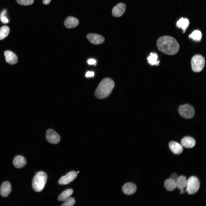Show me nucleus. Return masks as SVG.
<instances>
[{
  "mask_svg": "<svg viewBox=\"0 0 206 206\" xmlns=\"http://www.w3.org/2000/svg\"><path fill=\"white\" fill-rule=\"evenodd\" d=\"M157 45L161 52L170 55L176 54L179 49V45L176 40L169 36L160 37L157 41Z\"/></svg>",
  "mask_w": 206,
  "mask_h": 206,
  "instance_id": "f257e3e1",
  "label": "nucleus"
},
{
  "mask_svg": "<svg viewBox=\"0 0 206 206\" xmlns=\"http://www.w3.org/2000/svg\"><path fill=\"white\" fill-rule=\"evenodd\" d=\"M115 86L113 80L106 78L100 82L94 92L95 97L99 99H103L108 97L111 93Z\"/></svg>",
  "mask_w": 206,
  "mask_h": 206,
  "instance_id": "f03ea898",
  "label": "nucleus"
},
{
  "mask_svg": "<svg viewBox=\"0 0 206 206\" xmlns=\"http://www.w3.org/2000/svg\"><path fill=\"white\" fill-rule=\"evenodd\" d=\"M47 179L46 174L43 171L37 172L33 177L32 182V186L35 191L39 192L43 189Z\"/></svg>",
  "mask_w": 206,
  "mask_h": 206,
  "instance_id": "7ed1b4c3",
  "label": "nucleus"
},
{
  "mask_svg": "<svg viewBox=\"0 0 206 206\" xmlns=\"http://www.w3.org/2000/svg\"><path fill=\"white\" fill-rule=\"evenodd\" d=\"M191 64L192 70L195 72H199L204 68L205 61L203 57L201 55H195L191 59Z\"/></svg>",
  "mask_w": 206,
  "mask_h": 206,
  "instance_id": "20e7f679",
  "label": "nucleus"
},
{
  "mask_svg": "<svg viewBox=\"0 0 206 206\" xmlns=\"http://www.w3.org/2000/svg\"><path fill=\"white\" fill-rule=\"evenodd\" d=\"M199 187L200 183L198 179L196 177L192 176L187 180L186 191L189 194L193 195L197 192Z\"/></svg>",
  "mask_w": 206,
  "mask_h": 206,
  "instance_id": "39448f33",
  "label": "nucleus"
},
{
  "mask_svg": "<svg viewBox=\"0 0 206 206\" xmlns=\"http://www.w3.org/2000/svg\"><path fill=\"white\" fill-rule=\"evenodd\" d=\"M179 112L181 116L187 119L192 118L195 114L194 108L188 104L181 106L179 108Z\"/></svg>",
  "mask_w": 206,
  "mask_h": 206,
  "instance_id": "423d86ee",
  "label": "nucleus"
},
{
  "mask_svg": "<svg viewBox=\"0 0 206 206\" xmlns=\"http://www.w3.org/2000/svg\"><path fill=\"white\" fill-rule=\"evenodd\" d=\"M45 137L49 142L54 144L58 143L60 140V135L52 129L47 130L46 133Z\"/></svg>",
  "mask_w": 206,
  "mask_h": 206,
  "instance_id": "0eeeda50",
  "label": "nucleus"
},
{
  "mask_svg": "<svg viewBox=\"0 0 206 206\" xmlns=\"http://www.w3.org/2000/svg\"><path fill=\"white\" fill-rule=\"evenodd\" d=\"M77 173L74 171H70L64 176L62 177L58 181L60 185H66L73 181L76 177Z\"/></svg>",
  "mask_w": 206,
  "mask_h": 206,
  "instance_id": "6e6552de",
  "label": "nucleus"
},
{
  "mask_svg": "<svg viewBox=\"0 0 206 206\" xmlns=\"http://www.w3.org/2000/svg\"><path fill=\"white\" fill-rule=\"evenodd\" d=\"M88 39L92 44L99 45L104 41V37L102 35L95 33H89L86 36Z\"/></svg>",
  "mask_w": 206,
  "mask_h": 206,
  "instance_id": "1a4fd4ad",
  "label": "nucleus"
},
{
  "mask_svg": "<svg viewBox=\"0 0 206 206\" xmlns=\"http://www.w3.org/2000/svg\"><path fill=\"white\" fill-rule=\"evenodd\" d=\"M126 9L125 5L122 3H119L113 7L112 10V15L116 17H121L124 13Z\"/></svg>",
  "mask_w": 206,
  "mask_h": 206,
  "instance_id": "9d476101",
  "label": "nucleus"
},
{
  "mask_svg": "<svg viewBox=\"0 0 206 206\" xmlns=\"http://www.w3.org/2000/svg\"><path fill=\"white\" fill-rule=\"evenodd\" d=\"M6 62L10 64L13 65L17 63L18 58L17 56L12 52L7 50L4 53Z\"/></svg>",
  "mask_w": 206,
  "mask_h": 206,
  "instance_id": "9b49d317",
  "label": "nucleus"
},
{
  "mask_svg": "<svg viewBox=\"0 0 206 206\" xmlns=\"http://www.w3.org/2000/svg\"><path fill=\"white\" fill-rule=\"evenodd\" d=\"M11 190L10 183L8 181L4 182L1 184L0 189V193L4 197H7Z\"/></svg>",
  "mask_w": 206,
  "mask_h": 206,
  "instance_id": "f8f14e48",
  "label": "nucleus"
},
{
  "mask_svg": "<svg viewBox=\"0 0 206 206\" xmlns=\"http://www.w3.org/2000/svg\"><path fill=\"white\" fill-rule=\"evenodd\" d=\"M137 189V187L134 183H127L123 185L122 190L123 193L127 195H130L134 193Z\"/></svg>",
  "mask_w": 206,
  "mask_h": 206,
  "instance_id": "ddd939ff",
  "label": "nucleus"
},
{
  "mask_svg": "<svg viewBox=\"0 0 206 206\" xmlns=\"http://www.w3.org/2000/svg\"><path fill=\"white\" fill-rule=\"evenodd\" d=\"M169 147L171 151L175 154H180L183 151V149L182 145L175 141L170 142L169 144Z\"/></svg>",
  "mask_w": 206,
  "mask_h": 206,
  "instance_id": "4468645a",
  "label": "nucleus"
},
{
  "mask_svg": "<svg viewBox=\"0 0 206 206\" xmlns=\"http://www.w3.org/2000/svg\"><path fill=\"white\" fill-rule=\"evenodd\" d=\"M79 21L76 18L72 16L67 17L64 21V25L67 28L71 29L76 27L78 25Z\"/></svg>",
  "mask_w": 206,
  "mask_h": 206,
  "instance_id": "2eb2a0df",
  "label": "nucleus"
},
{
  "mask_svg": "<svg viewBox=\"0 0 206 206\" xmlns=\"http://www.w3.org/2000/svg\"><path fill=\"white\" fill-rule=\"evenodd\" d=\"M181 143L182 146L186 148H191L195 146V141L192 137L187 136L182 139Z\"/></svg>",
  "mask_w": 206,
  "mask_h": 206,
  "instance_id": "dca6fc26",
  "label": "nucleus"
},
{
  "mask_svg": "<svg viewBox=\"0 0 206 206\" xmlns=\"http://www.w3.org/2000/svg\"><path fill=\"white\" fill-rule=\"evenodd\" d=\"M13 164L16 168H21L25 165L26 161L23 156L17 155L14 158L13 161Z\"/></svg>",
  "mask_w": 206,
  "mask_h": 206,
  "instance_id": "f3484780",
  "label": "nucleus"
},
{
  "mask_svg": "<svg viewBox=\"0 0 206 206\" xmlns=\"http://www.w3.org/2000/svg\"><path fill=\"white\" fill-rule=\"evenodd\" d=\"M189 24V19L187 18H181L176 23V26L179 28H181L183 33L185 32Z\"/></svg>",
  "mask_w": 206,
  "mask_h": 206,
  "instance_id": "a211bd4d",
  "label": "nucleus"
},
{
  "mask_svg": "<svg viewBox=\"0 0 206 206\" xmlns=\"http://www.w3.org/2000/svg\"><path fill=\"white\" fill-rule=\"evenodd\" d=\"M187 182V180L185 176H180L176 181V187L179 189H184L186 187Z\"/></svg>",
  "mask_w": 206,
  "mask_h": 206,
  "instance_id": "6ab92c4d",
  "label": "nucleus"
},
{
  "mask_svg": "<svg viewBox=\"0 0 206 206\" xmlns=\"http://www.w3.org/2000/svg\"><path fill=\"white\" fill-rule=\"evenodd\" d=\"M71 189H67L63 191L58 196V200L59 201H65L70 198L73 193Z\"/></svg>",
  "mask_w": 206,
  "mask_h": 206,
  "instance_id": "aec40b11",
  "label": "nucleus"
},
{
  "mask_svg": "<svg viewBox=\"0 0 206 206\" xmlns=\"http://www.w3.org/2000/svg\"><path fill=\"white\" fill-rule=\"evenodd\" d=\"M164 186L168 191H173L176 187V182L170 178L168 179L165 182Z\"/></svg>",
  "mask_w": 206,
  "mask_h": 206,
  "instance_id": "412c9836",
  "label": "nucleus"
},
{
  "mask_svg": "<svg viewBox=\"0 0 206 206\" xmlns=\"http://www.w3.org/2000/svg\"><path fill=\"white\" fill-rule=\"evenodd\" d=\"M158 56L155 53H151L150 55L147 58L149 63L152 65H157L159 64V61L157 60Z\"/></svg>",
  "mask_w": 206,
  "mask_h": 206,
  "instance_id": "4be33fe9",
  "label": "nucleus"
},
{
  "mask_svg": "<svg viewBox=\"0 0 206 206\" xmlns=\"http://www.w3.org/2000/svg\"><path fill=\"white\" fill-rule=\"evenodd\" d=\"M202 37L201 32L199 30H195L189 35V37L196 41L201 40Z\"/></svg>",
  "mask_w": 206,
  "mask_h": 206,
  "instance_id": "5701e85b",
  "label": "nucleus"
},
{
  "mask_svg": "<svg viewBox=\"0 0 206 206\" xmlns=\"http://www.w3.org/2000/svg\"><path fill=\"white\" fill-rule=\"evenodd\" d=\"M9 28L7 26H3L0 28V40L7 36L9 32Z\"/></svg>",
  "mask_w": 206,
  "mask_h": 206,
  "instance_id": "b1692460",
  "label": "nucleus"
},
{
  "mask_svg": "<svg viewBox=\"0 0 206 206\" xmlns=\"http://www.w3.org/2000/svg\"><path fill=\"white\" fill-rule=\"evenodd\" d=\"M17 3L21 5L25 6L29 5L32 4L34 0H16Z\"/></svg>",
  "mask_w": 206,
  "mask_h": 206,
  "instance_id": "393cba45",
  "label": "nucleus"
},
{
  "mask_svg": "<svg viewBox=\"0 0 206 206\" xmlns=\"http://www.w3.org/2000/svg\"><path fill=\"white\" fill-rule=\"evenodd\" d=\"M6 10H4L1 13L0 15V19L2 23H7L9 21V20L6 16Z\"/></svg>",
  "mask_w": 206,
  "mask_h": 206,
  "instance_id": "a878e982",
  "label": "nucleus"
},
{
  "mask_svg": "<svg viewBox=\"0 0 206 206\" xmlns=\"http://www.w3.org/2000/svg\"><path fill=\"white\" fill-rule=\"evenodd\" d=\"M75 201L74 199L72 198H69L62 205V206H72L75 203Z\"/></svg>",
  "mask_w": 206,
  "mask_h": 206,
  "instance_id": "bb28decb",
  "label": "nucleus"
},
{
  "mask_svg": "<svg viewBox=\"0 0 206 206\" xmlns=\"http://www.w3.org/2000/svg\"><path fill=\"white\" fill-rule=\"evenodd\" d=\"M178 177L177 175L176 174L174 173L172 174L171 175L170 179L176 182L178 178Z\"/></svg>",
  "mask_w": 206,
  "mask_h": 206,
  "instance_id": "cd10ccee",
  "label": "nucleus"
},
{
  "mask_svg": "<svg viewBox=\"0 0 206 206\" xmlns=\"http://www.w3.org/2000/svg\"><path fill=\"white\" fill-rule=\"evenodd\" d=\"M94 73L93 72H87L86 75V76L87 77H93L94 75Z\"/></svg>",
  "mask_w": 206,
  "mask_h": 206,
  "instance_id": "c85d7f7f",
  "label": "nucleus"
},
{
  "mask_svg": "<svg viewBox=\"0 0 206 206\" xmlns=\"http://www.w3.org/2000/svg\"><path fill=\"white\" fill-rule=\"evenodd\" d=\"M88 63L90 65L94 64L96 63V61L93 59H90L88 61Z\"/></svg>",
  "mask_w": 206,
  "mask_h": 206,
  "instance_id": "c756f323",
  "label": "nucleus"
},
{
  "mask_svg": "<svg viewBox=\"0 0 206 206\" xmlns=\"http://www.w3.org/2000/svg\"><path fill=\"white\" fill-rule=\"evenodd\" d=\"M51 0H43L42 3L44 5H47L49 3Z\"/></svg>",
  "mask_w": 206,
  "mask_h": 206,
  "instance_id": "7c9ffc66",
  "label": "nucleus"
},
{
  "mask_svg": "<svg viewBox=\"0 0 206 206\" xmlns=\"http://www.w3.org/2000/svg\"><path fill=\"white\" fill-rule=\"evenodd\" d=\"M180 192L181 193V194H183L185 193V191L184 189H180Z\"/></svg>",
  "mask_w": 206,
  "mask_h": 206,
  "instance_id": "2f4dec72",
  "label": "nucleus"
},
{
  "mask_svg": "<svg viewBox=\"0 0 206 206\" xmlns=\"http://www.w3.org/2000/svg\"><path fill=\"white\" fill-rule=\"evenodd\" d=\"M77 173H79V171Z\"/></svg>",
  "mask_w": 206,
  "mask_h": 206,
  "instance_id": "473e14b6",
  "label": "nucleus"
}]
</instances>
